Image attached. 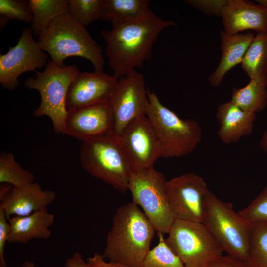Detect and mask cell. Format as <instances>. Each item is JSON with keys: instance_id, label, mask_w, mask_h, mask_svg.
<instances>
[{"instance_id": "6da1fadb", "label": "cell", "mask_w": 267, "mask_h": 267, "mask_svg": "<svg viewBox=\"0 0 267 267\" xmlns=\"http://www.w3.org/2000/svg\"><path fill=\"white\" fill-rule=\"evenodd\" d=\"M111 24V29L102 30L101 35L106 43L109 65L117 79L148 60L161 32L177 25L175 21L164 20L152 10L140 17Z\"/></svg>"}, {"instance_id": "7a4b0ae2", "label": "cell", "mask_w": 267, "mask_h": 267, "mask_svg": "<svg viewBox=\"0 0 267 267\" xmlns=\"http://www.w3.org/2000/svg\"><path fill=\"white\" fill-rule=\"evenodd\" d=\"M156 230L133 201L120 206L112 218L103 256L112 262L140 267L150 250Z\"/></svg>"}, {"instance_id": "3957f363", "label": "cell", "mask_w": 267, "mask_h": 267, "mask_svg": "<svg viewBox=\"0 0 267 267\" xmlns=\"http://www.w3.org/2000/svg\"><path fill=\"white\" fill-rule=\"evenodd\" d=\"M42 50L50 56L55 64L64 67L65 59L78 56L91 62L95 71L102 72L104 60L100 45L86 27L70 14L56 18L48 29L38 37Z\"/></svg>"}, {"instance_id": "277c9868", "label": "cell", "mask_w": 267, "mask_h": 267, "mask_svg": "<svg viewBox=\"0 0 267 267\" xmlns=\"http://www.w3.org/2000/svg\"><path fill=\"white\" fill-rule=\"evenodd\" d=\"M146 116L158 136L162 158L181 157L191 153L202 140V130L194 120L181 119L164 105L157 94L148 89Z\"/></svg>"}, {"instance_id": "5b68a950", "label": "cell", "mask_w": 267, "mask_h": 267, "mask_svg": "<svg viewBox=\"0 0 267 267\" xmlns=\"http://www.w3.org/2000/svg\"><path fill=\"white\" fill-rule=\"evenodd\" d=\"M79 71L76 65L59 66L49 60L42 72L36 71L35 77L27 78L25 86L37 90L41 96L39 107L32 114L35 117L47 116L58 134H65V121L68 111L66 99L69 87Z\"/></svg>"}, {"instance_id": "8992f818", "label": "cell", "mask_w": 267, "mask_h": 267, "mask_svg": "<svg viewBox=\"0 0 267 267\" xmlns=\"http://www.w3.org/2000/svg\"><path fill=\"white\" fill-rule=\"evenodd\" d=\"M202 223L228 255L246 262L251 223L234 210L232 204L209 191Z\"/></svg>"}, {"instance_id": "52a82bcc", "label": "cell", "mask_w": 267, "mask_h": 267, "mask_svg": "<svg viewBox=\"0 0 267 267\" xmlns=\"http://www.w3.org/2000/svg\"><path fill=\"white\" fill-rule=\"evenodd\" d=\"M83 169L124 193L128 190L132 167L114 135L82 142L79 155Z\"/></svg>"}, {"instance_id": "ba28073f", "label": "cell", "mask_w": 267, "mask_h": 267, "mask_svg": "<svg viewBox=\"0 0 267 267\" xmlns=\"http://www.w3.org/2000/svg\"><path fill=\"white\" fill-rule=\"evenodd\" d=\"M167 180L154 166L132 170L128 190L133 202L140 206L156 231L168 234L176 217L169 204L166 189Z\"/></svg>"}, {"instance_id": "9c48e42d", "label": "cell", "mask_w": 267, "mask_h": 267, "mask_svg": "<svg viewBox=\"0 0 267 267\" xmlns=\"http://www.w3.org/2000/svg\"><path fill=\"white\" fill-rule=\"evenodd\" d=\"M165 241L186 267H206L224 252L202 222L176 219Z\"/></svg>"}, {"instance_id": "30bf717a", "label": "cell", "mask_w": 267, "mask_h": 267, "mask_svg": "<svg viewBox=\"0 0 267 267\" xmlns=\"http://www.w3.org/2000/svg\"><path fill=\"white\" fill-rule=\"evenodd\" d=\"M115 137L132 170L153 166L162 158L158 136L146 115L131 121Z\"/></svg>"}, {"instance_id": "8fae6325", "label": "cell", "mask_w": 267, "mask_h": 267, "mask_svg": "<svg viewBox=\"0 0 267 267\" xmlns=\"http://www.w3.org/2000/svg\"><path fill=\"white\" fill-rule=\"evenodd\" d=\"M148 89L143 74L136 70L118 79L110 100L115 136L131 121L146 115L149 104Z\"/></svg>"}, {"instance_id": "7c38bea8", "label": "cell", "mask_w": 267, "mask_h": 267, "mask_svg": "<svg viewBox=\"0 0 267 267\" xmlns=\"http://www.w3.org/2000/svg\"><path fill=\"white\" fill-rule=\"evenodd\" d=\"M166 193L176 219L202 222L209 191L201 176L187 173L167 180Z\"/></svg>"}, {"instance_id": "4fadbf2b", "label": "cell", "mask_w": 267, "mask_h": 267, "mask_svg": "<svg viewBox=\"0 0 267 267\" xmlns=\"http://www.w3.org/2000/svg\"><path fill=\"white\" fill-rule=\"evenodd\" d=\"M47 57L34 40L31 29H23L17 44L0 54V83L6 89H15L21 74L42 68L47 64Z\"/></svg>"}, {"instance_id": "5bb4252c", "label": "cell", "mask_w": 267, "mask_h": 267, "mask_svg": "<svg viewBox=\"0 0 267 267\" xmlns=\"http://www.w3.org/2000/svg\"><path fill=\"white\" fill-rule=\"evenodd\" d=\"M114 119L110 101L68 111L65 134L82 142L114 135Z\"/></svg>"}, {"instance_id": "9a60e30c", "label": "cell", "mask_w": 267, "mask_h": 267, "mask_svg": "<svg viewBox=\"0 0 267 267\" xmlns=\"http://www.w3.org/2000/svg\"><path fill=\"white\" fill-rule=\"evenodd\" d=\"M118 82L114 75L103 71L79 72L68 89L67 111L110 101Z\"/></svg>"}, {"instance_id": "2e32d148", "label": "cell", "mask_w": 267, "mask_h": 267, "mask_svg": "<svg viewBox=\"0 0 267 267\" xmlns=\"http://www.w3.org/2000/svg\"><path fill=\"white\" fill-rule=\"evenodd\" d=\"M258 4L244 0H227L222 12L223 32L235 35L247 30L267 31V0Z\"/></svg>"}, {"instance_id": "e0dca14e", "label": "cell", "mask_w": 267, "mask_h": 267, "mask_svg": "<svg viewBox=\"0 0 267 267\" xmlns=\"http://www.w3.org/2000/svg\"><path fill=\"white\" fill-rule=\"evenodd\" d=\"M56 198L52 190H43L37 182L13 187L0 198V208L7 219L13 216H26L47 207Z\"/></svg>"}, {"instance_id": "ac0fdd59", "label": "cell", "mask_w": 267, "mask_h": 267, "mask_svg": "<svg viewBox=\"0 0 267 267\" xmlns=\"http://www.w3.org/2000/svg\"><path fill=\"white\" fill-rule=\"evenodd\" d=\"M216 116L220 124L218 136L222 142L231 144L252 133L256 114L243 110L230 101L218 107Z\"/></svg>"}, {"instance_id": "d6986e66", "label": "cell", "mask_w": 267, "mask_h": 267, "mask_svg": "<svg viewBox=\"0 0 267 267\" xmlns=\"http://www.w3.org/2000/svg\"><path fill=\"white\" fill-rule=\"evenodd\" d=\"M55 216L47 208L26 216H13L8 220L10 232L7 242L25 244L33 239L47 240L52 234L50 227Z\"/></svg>"}, {"instance_id": "ffe728a7", "label": "cell", "mask_w": 267, "mask_h": 267, "mask_svg": "<svg viewBox=\"0 0 267 267\" xmlns=\"http://www.w3.org/2000/svg\"><path fill=\"white\" fill-rule=\"evenodd\" d=\"M222 55L218 66L210 76L208 81L214 87H219L227 72L241 63L255 37L252 32L228 35L220 31Z\"/></svg>"}, {"instance_id": "44dd1931", "label": "cell", "mask_w": 267, "mask_h": 267, "mask_svg": "<svg viewBox=\"0 0 267 267\" xmlns=\"http://www.w3.org/2000/svg\"><path fill=\"white\" fill-rule=\"evenodd\" d=\"M267 76L250 79L240 88H234L231 101L245 111L256 114L264 110L267 104Z\"/></svg>"}, {"instance_id": "7402d4cb", "label": "cell", "mask_w": 267, "mask_h": 267, "mask_svg": "<svg viewBox=\"0 0 267 267\" xmlns=\"http://www.w3.org/2000/svg\"><path fill=\"white\" fill-rule=\"evenodd\" d=\"M33 14L30 29L35 37H39L56 18L70 14L68 0H29Z\"/></svg>"}, {"instance_id": "603a6c76", "label": "cell", "mask_w": 267, "mask_h": 267, "mask_svg": "<svg viewBox=\"0 0 267 267\" xmlns=\"http://www.w3.org/2000/svg\"><path fill=\"white\" fill-rule=\"evenodd\" d=\"M148 0H105L101 20L111 23L135 19L151 9Z\"/></svg>"}, {"instance_id": "cb8c5ba5", "label": "cell", "mask_w": 267, "mask_h": 267, "mask_svg": "<svg viewBox=\"0 0 267 267\" xmlns=\"http://www.w3.org/2000/svg\"><path fill=\"white\" fill-rule=\"evenodd\" d=\"M241 64L250 79L267 76V31L255 36Z\"/></svg>"}, {"instance_id": "d4e9b609", "label": "cell", "mask_w": 267, "mask_h": 267, "mask_svg": "<svg viewBox=\"0 0 267 267\" xmlns=\"http://www.w3.org/2000/svg\"><path fill=\"white\" fill-rule=\"evenodd\" d=\"M35 176L17 162L12 152L0 154V183L21 187L35 182Z\"/></svg>"}, {"instance_id": "484cf974", "label": "cell", "mask_w": 267, "mask_h": 267, "mask_svg": "<svg viewBox=\"0 0 267 267\" xmlns=\"http://www.w3.org/2000/svg\"><path fill=\"white\" fill-rule=\"evenodd\" d=\"M246 263L249 267H267V224L251 223Z\"/></svg>"}, {"instance_id": "4316f807", "label": "cell", "mask_w": 267, "mask_h": 267, "mask_svg": "<svg viewBox=\"0 0 267 267\" xmlns=\"http://www.w3.org/2000/svg\"><path fill=\"white\" fill-rule=\"evenodd\" d=\"M157 233L158 243L150 249L140 267H186L167 245L163 234Z\"/></svg>"}, {"instance_id": "83f0119b", "label": "cell", "mask_w": 267, "mask_h": 267, "mask_svg": "<svg viewBox=\"0 0 267 267\" xmlns=\"http://www.w3.org/2000/svg\"><path fill=\"white\" fill-rule=\"evenodd\" d=\"M70 14L85 27L101 19L105 0H68Z\"/></svg>"}, {"instance_id": "f1b7e54d", "label": "cell", "mask_w": 267, "mask_h": 267, "mask_svg": "<svg viewBox=\"0 0 267 267\" xmlns=\"http://www.w3.org/2000/svg\"><path fill=\"white\" fill-rule=\"evenodd\" d=\"M0 14L9 20L26 22L31 23L33 18L29 0H0Z\"/></svg>"}, {"instance_id": "f546056e", "label": "cell", "mask_w": 267, "mask_h": 267, "mask_svg": "<svg viewBox=\"0 0 267 267\" xmlns=\"http://www.w3.org/2000/svg\"><path fill=\"white\" fill-rule=\"evenodd\" d=\"M239 213L251 223L267 224V186Z\"/></svg>"}, {"instance_id": "4dcf8cb0", "label": "cell", "mask_w": 267, "mask_h": 267, "mask_svg": "<svg viewBox=\"0 0 267 267\" xmlns=\"http://www.w3.org/2000/svg\"><path fill=\"white\" fill-rule=\"evenodd\" d=\"M226 1L187 0L185 2L206 14L221 16L222 10Z\"/></svg>"}, {"instance_id": "1f68e13d", "label": "cell", "mask_w": 267, "mask_h": 267, "mask_svg": "<svg viewBox=\"0 0 267 267\" xmlns=\"http://www.w3.org/2000/svg\"><path fill=\"white\" fill-rule=\"evenodd\" d=\"M9 232V222L4 212L0 208V267H7L4 258V253Z\"/></svg>"}, {"instance_id": "d6a6232c", "label": "cell", "mask_w": 267, "mask_h": 267, "mask_svg": "<svg viewBox=\"0 0 267 267\" xmlns=\"http://www.w3.org/2000/svg\"><path fill=\"white\" fill-rule=\"evenodd\" d=\"M206 267H249L246 262L229 255H221L211 261Z\"/></svg>"}, {"instance_id": "836d02e7", "label": "cell", "mask_w": 267, "mask_h": 267, "mask_svg": "<svg viewBox=\"0 0 267 267\" xmlns=\"http://www.w3.org/2000/svg\"><path fill=\"white\" fill-rule=\"evenodd\" d=\"M103 255L95 253L92 256L87 259V263L89 267H129L119 263L106 262Z\"/></svg>"}, {"instance_id": "e575fe53", "label": "cell", "mask_w": 267, "mask_h": 267, "mask_svg": "<svg viewBox=\"0 0 267 267\" xmlns=\"http://www.w3.org/2000/svg\"><path fill=\"white\" fill-rule=\"evenodd\" d=\"M63 267H89L82 255L79 252L75 253L66 261Z\"/></svg>"}, {"instance_id": "d590c367", "label": "cell", "mask_w": 267, "mask_h": 267, "mask_svg": "<svg viewBox=\"0 0 267 267\" xmlns=\"http://www.w3.org/2000/svg\"><path fill=\"white\" fill-rule=\"evenodd\" d=\"M260 146L267 156V130L265 131L260 140Z\"/></svg>"}, {"instance_id": "8d00e7d4", "label": "cell", "mask_w": 267, "mask_h": 267, "mask_svg": "<svg viewBox=\"0 0 267 267\" xmlns=\"http://www.w3.org/2000/svg\"><path fill=\"white\" fill-rule=\"evenodd\" d=\"M10 20L6 18L5 17H4L3 16L0 15V29L4 27L7 24L8 21Z\"/></svg>"}, {"instance_id": "74e56055", "label": "cell", "mask_w": 267, "mask_h": 267, "mask_svg": "<svg viewBox=\"0 0 267 267\" xmlns=\"http://www.w3.org/2000/svg\"><path fill=\"white\" fill-rule=\"evenodd\" d=\"M21 267H36L35 264L30 261H25Z\"/></svg>"}]
</instances>
